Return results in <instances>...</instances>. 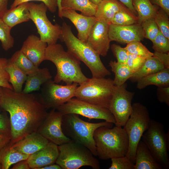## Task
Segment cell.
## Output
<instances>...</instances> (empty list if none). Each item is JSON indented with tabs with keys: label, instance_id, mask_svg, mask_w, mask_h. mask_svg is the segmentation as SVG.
Instances as JSON below:
<instances>
[{
	"label": "cell",
	"instance_id": "cell-1",
	"mask_svg": "<svg viewBox=\"0 0 169 169\" xmlns=\"http://www.w3.org/2000/svg\"><path fill=\"white\" fill-rule=\"evenodd\" d=\"M0 106L8 112L11 126V145L37 131L48 112L33 94L18 93L3 88Z\"/></svg>",
	"mask_w": 169,
	"mask_h": 169
},
{
	"label": "cell",
	"instance_id": "cell-2",
	"mask_svg": "<svg viewBox=\"0 0 169 169\" xmlns=\"http://www.w3.org/2000/svg\"><path fill=\"white\" fill-rule=\"evenodd\" d=\"M45 60L51 62L56 66L57 73L53 81L57 84L62 81L66 84L74 83L79 84L89 79L81 71L80 61L65 51L60 44L48 45L45 53Z\"/></svg>",
	"mask_w": 169,
	"mask_h": 169
},
{
	"label": "cell",
	"instance_id": "cell-3",
	"mask_svg": "<svg viewBox=\"0 0 169 169\" xmlns=\"http://www.w3.org/2000/svg\"><path fill=\"white\" fill-rule=\"evenodd\" d=\"M61 26L59 39L65 43L67 51L83 62L89 68L92 77H105L111 74L101 61L100 55L86 42L77 38L73 33L70 26L64 22Z\"/></svg>",
	"mask_w": 169,
	"mask_h": 169
},
{
	"label": "cell",
	"instance_id": "cell-4",
	"mask_svg": "<svg viewBox=\"0 0 169 169\" xmlns=\"http://www.w3.org/2000/svg\"><path fill=\"white\" fill-rule=\"evenodd\" d=\"M93 136L97 156L100 159L106 160L126 155L129 147L128 138L122 127L101 126L96 129Z\"/></svg>",
	"mask_w": 169,
	"mask_h": 169
},
{
	"label": "cell",
	"instance_id": "cell-5",
	"mask_svg": "<svg viewBox=\"0 0 169 169\" xmlns=\"http://www.w3.org/2000/svg\"><path fill=\"white\" fill-rule=\"evenodd\" d=\"M113 123L106 121L93 123L86 122L75 114L63 115L62 128L65 135L73 141L88 149L97 156L94 134L98 128L105 126L112 128Z\"/></svg>",
	"mask_w": 169,
	"mask_h": 169
},
{
	"label": "cell",
	"instance_id": "cell-6",
	"mask_svg": "<svg viewBox=\"0 0 169 169\" xmlns=\"http://www.w3.org/2000/svg\"><path fill=\"white\" fill-rule=\"evenodd\" d=\"M79 85L75 97L109 109L115 87L113 80L105 77H92Z\"/></svg>",
	"mask_w": 169,
	"mask_h": 169
},
{
	"label": "cell",
	"instance_id": "cell-7",
	"mask_svg": "<svg viewBox=\"0 0 169 169\" xmlns=\"http://www.w3.org/2000/svg\"><path fill=\"white\" fill-rule=\"evenodd\" d=\"M59 154L56 163L62 169H78L88 166L100 168L99 161L92 152L84 146L71 140L59 146Z\"/></svg>",
	"mask_w": 169,
	"mask_h": 169
},
{
	"label": "cell",
	"instance_id": "cell-8",
	"mask_svg": "<svg viewBox=\"0 0 169 169\" xmlns=\"http://www.w3.org/2000/svg\"><path fill=\"white\" fill-rule=\"evenodd\" d=\"M151 119L148 109L139 102L132 105L131 113L123 126L128 138L129 147L126 156L134 164L137 146L147 129Z\"/></svg>",
	"mask_w": 169,
	"mask_h": 169
},
{
	"label": "cell",
	"instance_id": "cell-9",
	"mask_svg": "<svg viewBox=\"0 0 169 169\" xmlns=\"http://www.w3.org/2000/svg\"><path fill=\"white\" fill-rule=\"evenodd\" d=\"M143 141L163 169L169 168V133H166L164 125L151 119L147 129L143 134Z\"/></svg>",
	"mask_w": 169,
	"mask_h": 169
},
{
	"label": "cell",
	"instance_id": "cell-10",
	"mask_svg": "<svg viewBox=\"0 0 169 169\" xmlns=\"http://www.w3.org/2000/svg\"><path fill=\"white\" fill-rule=\"evenodd\" d=\"M28 9L30 19L34 23L40 40L48 45L56 44L61 35V26L57 23L54 25L49 20L46 15V6L42 2H28Z\"/></svg>",
	"mask_w": 169,
	"mask_h": 169
},
{
	"label": "cell",
	"instance_id": "cell-11",
	"mask_svg": "<svg viewBox=\"0 0 169 169\" xmlns=\"http://www.w3.org/2000/svg\"><path fill=\"white\" fill-rule=\"evenodd\" d=\"M79 84L74 83L70 84H58L50 80L42 85L39 99L47 109H56L75 97Z\"/></svg>",
	"mask_w": 169,
	"mask_h": 169
},
{
	"label": "cell",
	"instance_id": "cell-12",
	"mask_svg": "<svg viewBox=\"0 0 169 169\" xmlns=\"http://www.w3.org/2000/svg\"><path fill=\"white\" fill-rule=\"evenodd\" d=\"M63 115L75 114L89 119H101L115 123V118L109 110L73 98L56 109Z\"/></svg>",
	"mask_w": 169,
	"mask_h": 169
},
{
	"label": "cell",
	"instance_id": "cell-13",
	"mask_svg": "<svg viewBox=\"0 0 169 169\" xmlns=\"http://www.w3.org/2000/svg\"><path fill=\"white\" fill-rule=\"evenodd\" d=\"M125 83L116 86L109 109L114 116L116 126L123 127L129 119L132 111L131 102L134 93L128 90Z\"/></svg>",
	"mask_w": 169,
	"mask_h": 169
},
{
	"label": "cell",
	"instance_id": "cell-14",
	"mask_svg": "<svg viewBox=\"0 0 169 169\" xmlns=\"http://www.w3.org/2000/svg\"><path fill=\"white\" fill-rule=\"evenodd\" d=\"M63 115L55 109L49 113L37 131L50 142L58 146L65 143L71 139L64 134L62 128Z\"/></svg>",
	"mask_w": 169,
	"mask_h": 169
},
{
	"label": "cell",
	"instance_id": "cell-15",
	"mask_svg": "<svg viewBox=\"0 0 169 169\" xmlns=\"http://www.w3.org/2000/svg\"><path fill=\"white\" fill-rule=\"evenodd\" d=\"M110 23L97 20L91 28L86 42L100 55L105 56L110 47L109 28Z\"/></svg>",
	"mask_w": 169,
	"mask_h": 169
},
{
	"label": "cell",
	"instance_id": "cell-16",
	"mask_svg": "<svg viewBox=\"0 0 169 169\" xmlns=\"http://www.w3.org/2000/svg\"><path fill=\"white\" fill-rule=\"evenodd\" d=\"M109 37L111 41L129 44L134 41H141L144 38L141 24L138 23L128 25H119L110 23Z\"/></svg>",
	"mask_w": 169,
	"mask_h": 169
},
{
	"label": "cell",
	"instance_id": "cell-17",
	"mask_svg": "<svg viewBox=\"0 0 169 169\" xmlns=\"http://www.w3.org/2000/svg\"><path fill=\"white\" fill-rule=\"evenodd\" d=\"M59 154L58 146L49 142L44 147L29 155L27 161L30 168L40 169L56 163Z\"/></svg>",
	"mask_w": 169,
	"mask_h": 169
},
{
	"label": "cell",
	"instance_id": "cell-18",
	"mask_svg": "<svg viewBox=\"0 0 169 169\" xmlns=\"http://www.w3.org/2000/svg\"><path fill=\"white\" fill-rule=\"evenodd\" d=\"M47 44L37 36L31 34L23 42L20 49L36 66L39 67L44 61Z\"/></svg>",
	"mask_w": 169,
	"mask_h": 169
},
{
	"label": "cell",
	"instance_id": "cell-19",
	"mask_svg": "<svg viewBox=\"0 0 169 169\" xmlns=\"http://www.w3.org/2000/svg\"><path fill=\"white\" fill-rule=\"evenodd\" d=\"M62 17L69 19L76 28L77 38L86 42L90 30L97 20L95 16H87L70 9H62Z\"/></svg>",
	"mask_w": 169,
	"mask_h": 169
},
{
	"label": "cell",
	"instance_id": "cell-20",
	"mask_svg": "<svg viewBox=\"0 0 169 169\" xmlns=\"http://www.w3.org/2000/svg\"><path fill=\"white\" fill-rule=\"evenodd\" d=\"M49 142L37 131L28 135L11 145L17 151L29 155L44 147Z\"/></svg>",
	"mask_w": 169,
	"mask_h": 169
},
{
	"label": "cell",
	"instance_id": "cell-21",
	"mask_svg": "<svg viewBox=\"0 0 169 169\" xmlns=\"http://www.w3.org/2000/svg\"><path fill=\"white\" fill-rule=\"evenodd\" d=\"M134 169H162L147 146L140 141L136 150Z\"/></svg>",
	"mask_w": 169,
	"mask_h": 169
},
{
	"label": "cell",
	"instance_id": "cell-22",
	"mask_svg": "<svg viewBox=\"0 0 169 169\" xmlns=\"http://www.w3.org/2000/svg\"><path fill=\"white\" fill-rule=\"evenodd\" d=\"M52 78L48 68H38L36 71L27 75L25 85L22 92L25 93H29L38 90L43 84L51 79Z\"/></svg>",
	"mask_w": 169,
	"mask_h": 169
},
{
	"label": "cell",
	"instance_id": "cell-23",
	"mask_svg": "<svg viewBox=\"0 0 169 169\" xmlns=\"http://www.w3.org/2000/svg\"><path fill=\"white\" fill-rule=\"evenodd\" d=\"M28 2L21 3L16 7L8 9L2 18L11 29L17 24L27 22L30 19L28 9Z\"/></svg>",
	"mask_w": 169,
	"mask_h": 169
},
{
	"label": "cell",
	"instance_id": "cell-24",
	"mask_svg": "<svg viewBox=\"0 0 169 169\" xmlns=\"http://www.w3.org/2000/svg\"><path fill=\"white\" fill-rule=\"evenodd\" d=\"M118 0H102L97 5L95 15L97 20H102L109 23L115 14L125 6Z\"/></svg>",
	"mask_w": 169,
	"mask_h": 169
},
{
	"label": "cell",
	"instance_id": "cell-25",
	"mask_svg": "<svg viewBox=\"0 0 169 169\" xmlns=\"http://www.w3.org/2000/svg\"><path fill=\"white\" fill-rule=\"evenodd\" d=\"M137 88L141 90L154 85L158 86H169V69L162 70L143 77L137 82Z\"/></svg>",
	"mask_w": 169,
	"mask_h": 169
},
{
	"label": "cell",
	"instance_id": "cell-26",
	"mask_svg": "<svg viewBox=\"0 0 169 169\" xmlns=\"http://www.w3.org/2000/svg\"><path fill=\"white\" fill-rule=\"evenodd\" d=\"M62 9H70L80 11L87 16H95L97 5L89 0H61Z\"/></svg>",
	"mask_w": 169,
	"mask_h": 169
},
{
	"label": "cell",
	"instance_id": "cell-27",
	"mask_svg": "<svg viewBox=\"0 0 169 169\" xmlns=\"http://www.w3.org/2000/svg\"><path fill=\"white\" fill-rule=\"evenodd\" d=\"M134 8L137 13L138 23L154 18L159 7L152 4L150 0H132Z\"/></svg>",
	"mask_w": 169,
	"mask_h": 169
},
{
	"label": "cell",
	"instance_id": "cell-28",
	"mask_svg": "<svg viewBox=\"0 0 169 169\" xmlns=\"http://www.w3.org/2000/svg\"><path fill=\"white\" fill-rule=\"evenodd\" d=\"M29 156L15 150L10 143L0 152L2 169H8L11 165L20 161L27 160Z\"/></svg>",
	"mask_w": 169,
	"mask_h": 169
},
{
	"label": "cell",
	"instance_id": "cell-29",
	"mask_svg": "<svg viewBox=\"0 0 169 169\" xmlns=\"http://www.w3.org/2000/svg\"><path fill=\"white\" fill-rule=\"evenodd\" d=\"M164 68L163 65L157 59L152 56L146 59L141 68L133 73L129 79L132 82H137L141 78Z\"/></svg>",
	"mask_w": 169,
	"mask_h": 169
},
{
	"label": "cell",
	"instance_id": "cell-30",
	"mask_svg": "<svg viewBox=\"0 0 169 169\" xmlns=\"http://www.w3.org/2000/svg\"><path fill=\"white\" fill-rule=\"evenodd\" d=\"M6 70L9 75V82L12 86L13 90L16 92H22L23 86L26 80L27 75L9 59Z\"/></svg>",
	"mask_w": 169,
	"mask_h": 169
},
{
	"label": "cell",
	"instance_id": "cell-31",
	"mask_svg": "<svg viewBox=\"0 0 169 169\" xmlns=\"http://www.w3.org/2000/svg\"><path fill=\"white\" fill-rule=\"evenodd\" d=\"M109 64L115 74L113 81L116 86H120L125 83L133 74L126 63L111 61Z\"/></svg>",
	"mask_w": 169,
	"mask_h": 169
},
{
	"label": "cell",
	"instance_id": "cell-32",
	"mask_svg": "<svg viewBox=\"0 0 169 169\" xmlns=\"http://www.w3.org/2000/svg\"><path fill=\"white\" fill-rule=\"evenodd\" d=\"M9 59L27 75L33 73L39 68L35 65L20 50L16 51Z\"/></svg>",
	"mask_w": 169,
	"mask_h": 169
},
{
	"label": "cell",
	"instance_id": "cell-33",
	"mask_svg": "<svg viewBox=\"0 0 169 169\" xmlns=\"http://www.w3.org/2000/svg\"><path fill=\"white\" fill-rule=\"evenodd\" d=\"M110 23L119 25H130L138 23V18L125 6L115 14Z\"/></svg>",
	"mask_w": 169,
	"mask_h": 169
},
{
	"label": "cell",
	"instance_id": "cell-34",
	"mask_svg": "<svg viewBox=\"0 0 169 169\" xmlns=\"http://www.w3.org/2000/svg\"><path fill=\"white\" fill-rule=\"evenodd\" d=\"M11 28L0 18V41L3 49L8 51L14 45V40L10 33Z\"/></svg>",
	"mask_w": 169,
	"mask_h": 169
},
{
	"label": "cell",
	"instance_id": "cell-35",
	"mask_svg": "<svg viewBox=\"0 0 169 169\" xmlns=\"http://www.w3.org/2000/svg\"><path fill=\"white\" fill-rule=\"evenodd\" d=\"M168 15L165 11L159 8L154 18L159 31L169 39V18Z\"/></svg>",
	"mask_w": 169,
	"mask_h": 169
},
{
	"label": "cell",
	"instance_id": "cell-36",
	"mask_svg": "<svg viewBox=\"0 0 169 169\" xmlns=\"http://www.w3.org/2000/svg\"><path fill=\"white\" fill-rule=\"evenodd\" d=\"M124 48L129 53L146 59L152 57L153 54V53L150 52L140 41L130 43Z\"/></svg>",
	"mask_w": 169,
	"mask_h": 169
},
{
	"label": "cell",
	"instance_id": "cell-37",
	"mask_svg": "<svg viewBox=\"0 0 169 169\" xmlns=\"http://www.w3.org/2000/svg\"><path fill=\"white\" fill-rule=\"evenodd\" d=\"M141 25L143 31L144 38L152 42L158 34L159 30L154 18L144 21Z\"/></svg>",
	"mask_w": 169,
	"mask_h": 169
},
{
	"label": "cell",
	"instance_id": "cell-38",
	"mask_svg": "<svg viewBox=\"0 0 169 169\" xmlns=\"http://www.w3.org/2000/svg\"><path fill=\"white\" fill-rule=\"evenodd\" d=\"M152 42V48L155 51L169 53V39L165 37L159 30L158 34Z\"/></svg>",
	"mask_w": 169,
	"mask_h": 169
},
{
	"label": "cell",
	"instance_id": "cell-39",
	"mask_svg": "<svg viewBox=\"0 0 169 169\" xmlns=\"http://www.w3.org/2000/svg\"><path fill=\"white\" fill-rule=\"evenodd\" d=\"M111 164L109 169H134V163L126 155L111 159Z\"/></svg>",
	"mask_w": 169,
	"mask_h": 169
},
{
	"label": "cell",
	"instance_id": "cell-40",
	"mask_svg": "<svg viewBox=\"0 0 169 169\" xmlns=\"http://www.w3.org/2000/svg\"><path fill=\"white\" fill-rule=\"evenodd\" d=\"M8 61V59L6 58H0V87L13 90L9 82V75L6 70Z\"/></svg>",
	"mask_w": 169,
	"mask_h": 169
},
{
	"label": "cell",
	"instance_id": "cell-41",
	"mask_svg": "<svg viewBox=\"0 0 169 169\" xmlns=\"http://www.w3.org/2000/svg\"><path fill=\"white\" fill-rule=\"evenodd\" d=\"M145 60V59L129 53L128 58L126 64L134 73L140 69Z\"/></svg>",
	"mask_w": 169,
	"mask_h": 169
},
{
	"label": "cell",
	"instance_id": "cell-42",
	"mask_svg": "<svg viewBox=\"0 0 169 169\" xmlns=\"http://www.w3.org/2000/svg\"><path fill=\"white\" fill-rule=\"evenodd\" d=\"M32 1H40L43 3L52 13L55 12L58 8L57 0H14L10 6V8H14L21 3Z\"/></svg>",
	"mask_w": 169,
	"mask_h": 169
},
{
	"label": "cell",
	"instance_id": "cell-43",
	"mask_svg": "<svg viewBox=\"0 0 169 169\" xmlns=\"http://www.w3.org/2000/svg\"><path fill=\"white\" fill-rule=\"evenodd\" d=\"M111 49L117 62L126 63L128 58L129 53L124 48L114 44L111 45Z\"/></svg>",
	"mask_w": 169,
	"mask_h": 169
},
{
	"label": "cell",
	"instance_id": "cell-44",
	"mask_svg": "<svg viewBox=\"0 0 169 169\" xmlns=\"http://www.w3.org/2000/svg\"><path fill=\"white\" fill-rule=\"evenodd\" d=\"M156 95L158 100L169 106V86H158Z\"/></svg>",
	"mask_w": 169,
	"mask_h": 169
},
{
	"label": "cell",
	"instance_id": "cell-45",
	"mask_svg": "<svg viewBox=\"0 0 169 169\" xmlns=\"http://www.w3.org/2000/svg\"><path fill=\"white\" fill-rule=\"evenodd\" d=\"M11 133L10 120L6 115L2 114L0 116V133L11 136Z\"/></svg>",
	"mask_w": 169,
	"mask_h": 169
},
{
	"label": "cell",
	"instance_id": "cell-46",
	"mask_svg": "<svg viewBox=\"0 0 169 169\" xmlns=\"http://www.w3.org/2000/svg\"><path fill=\"white\" fill-rule=\"evenodd\" d=\"M153 57L158 60L164 66L165 68L169 69V53L154 51Z\"/></svg>",
	"mask_w": 169,
	"mask_h": 169
},
{
	"label": "cell",
	"instance_id": "cell-47",
	"mask_svg": "<svg viewBox=\"0 0 169 169\" xmlns=\"http://www.w3.org/2000/svg\"><path fill=\"white\" fill-rule=\"evenodd\" d=\"M151 3L159 7L169 15V0H150Z\"/></svg>",
	"mask_w": 169,
	"mask_h": 169
},
{
	"label": "cell",
	"instance_id": "cell-48",
	"mask_svg": "<svg viewBox=\"0 0 169 169\" xmlns=\"http://www.w3.org/2000/svg\"><path fill=\"white\" fill-rule=\"evenodd\" d=\"M11 137L0 133V152L10 142Z\"/></svg>",
	"mask_w": 169,
	"mask_h": 169
},
{
	"label": "cell",
	"instance_id": "cell-49",
	"mask_svg": "<svg viewBox=\"0 0 169 169\" xmlns=\"http://www.w3.org/2000/svg\"><path fill=\"white\" fill-rule=\"evenodd\" d=\"M12 169H29L30 168L27 160L20 161L14 164Z\"/></svg>",
	"mask_w": 169,
	"mask_h": 169
},
{
	"label": "cell",
	"instance_id": "cell-50",
	"mask_svg": "<svg viewBox=\"0 0 169 169\" xmlns=\"http://www.w3.org/2000/svg\"><path fill=\"white\" fill-rule=\"evenodd\" d=\"M9 0H0V18H2L8 10V5Z\"/></svg>",
	"mask_w": 169,
	"mask_h": 169
},
{
	"label": "cell",
	"instance_id": "cell-51",
	"mask_svg": "<svg viewBox=\"0 0 169 169\" xmlns=\"http://www.w3.org/2000/svg\"><path fill=\"white\" fill-rule=\"evenodd\" d=\"M127 8L130 10L133 13L136 15V13L135 10L132 5V0H118Z\"/></svg>",
	"mask_w": 169,
	"mask_h": 169
},
{
	"label": "cell",
	"instance_id": "cell-52",
	"mask_svg": "<svg viewBox=\"0 0 169 169\" xmlns=\"http://www.w3.org/2000/svg\"><path fill=\"white\" fill-rule=\"evenodd\" d=\"M40 169H62V168L59 165L56 163L43 167Z\"/></svg>",
	"mask_w": 169,
	"mask_h": 169
},
{
	"label": "cell",
	"instance_id": "cell-53",
	"mask_svg": "<svg viewBox=\"0 0 169 169\" xmlns=\"http://www.w3.org/2000/svg\"><path fill=\"white\" fill-rule=\"evenodd\" d=\"M58 5V15L59 17L61 19H63V18L62 16V8L61 6V0H57Z\"/></svg>",
	"mask_w": 169,
	"mask_h": 169
},
{
	"label": "cell",
	"instance_id": "cell-54",
	"mask_svg": "<svg viewBox=\"0 0 169 169\" xmlns=\"http://www.w3.org/2000/svg\"><path fill=\"white\" fill-rule=\"evenodd\" d=\"M92 3L96 5H97L102 0H89Z\"/></svg>",
	"mask_w": 169,
	"mask_h": 169
},
{
	"label": "cell",
	"instance_id": "cell-55",
	"mask_svg": "<svg viewBox=\"0 0 169 169\" xmlns=\"http://www.w3.org/2000/svg\"><path fill=\"white\" fill-rule=\"evenodd\" d=\"M2 92H3V87H0V98L2 95ZM2 114H1L0 112V116H2Z\"/></svg>",
	"mask_w": 169,
	"mask_h": 169
},
{
	"label": "cell",
	"instance_id": "cell-56",
	"mask_svg": "<svg viewBox=\"0 0 169 169\" xmlns=\"http://www.w3.org/2000/svg\"><path fill=\"white\" fill-rule=\"evenodd\" d=\"M0 169H2V166H1L0 161Z\"/></svg>",
	"mask_w": 169,
	"mask_h": 169
}]
</instances>
